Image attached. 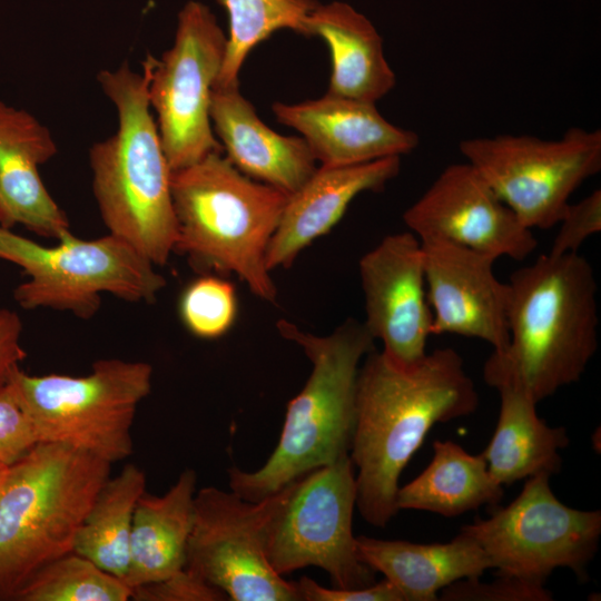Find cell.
Returning <instances> with one entry per match:
<instances>
[{
	"mask_svg": "<svg viewBox=\"0 0 601 601\" xmlns=\"http://www.w3.org/2000/svg\"><path fill=\"white\" fill-rule=\"evenodd\" d=\"M355 508L356 481L349 455L290 483L268 530L266 553L272 568L284 577L318 566L337 589L375 583L376 572L357 553Z\"/></svg>",
	"mask_w": 601,
	"mask_h": 601,
	"instance_id": "10",
	"label": "cell"
},
{
	"mask_svg": "<svg viewBox=\"0 0 601 601\" xmlns=\"http://www.w3.org/2000/svg\"><path fill=\"white\" fill-rule=\"evenodd\" d=\"M504 494L482 453L474 455L453 441H434L430 464L398 487V510H417L456 518L483 505L495 508Z\"/></svg>",
	"mask_w": 601,
	"mask_h": 601,
	"instance_id": "25",
	"label": "cell"
},
{
	"mask_svg": "<svg viewBox=\"0 0 601 601\" xmlns=\"http://www.w3.org/2000/svg\"><path fill=\"white\" fill-rule=\"evenodd\" d=\"M495 431L482 452L489 472L502 486L539 474L561 471L560 451L569 445L563 426L548 425L536 413V402L523 391L503 386Z\"/></svg>",
	"mask_w": 601,
	"mask_h": 601,
	"instance_id": "24",
	"label": "cell"
},
{
	"mask_svg": "<svg viewBox=\"0 0 601 601\" xmlns=\"http://www.w3.org/2000/svg\"><path fill=\"white\" fill-rule=\"evenodd\" d=\"M22 324L17 313L0 308V383L8 381L27 353L21 345Z\"/></svg>",
	"mask_w": 601,
	"mask_h": 601,
	"instance_id": "35",
	"label": "cell"
},
{
	"mask_svg": "<svg viewBox=\"0 0 601 601\" xmlns=\"http://www.w3.org/2000/svg\"><path fill=\"white\" fill-rule=\"evenodd\" d=\"M38 443L35 427L9 381L0 383V463L12 465Z\"/></svg>",
	"mask_w": 601,
	"mask_h": 601,
	"instance_id": "31",
	"label": "cell"
},
{
	"mask_svg": "<svg viewBox=\"0 0 601 601\" xmlns=\"http://www.w3.org/2000/svg\"><path fill=\"white\" fill-rule=\"evenodd\" d=\"M509 342L483 367L487 385L536 403L580 381L598 349L597 280L579 253L540 255L509 280Z\"/></svg>",
	"mask_w": 601,
	"mask_h": 601,
	"instance_id": "2",
	"label": "cell"
},
{
	"mask_svg": "<svg viewBox=\"0 0 601 601\" xmlns=\"http://www.w3.org/2000/svg\"><path fill=\"white\" fill-rule=\"evenodd\" d=\"M401 157L348 166H319L289 195L266 252L268 270L288 267L298 254L327 234L359 194L380 190L397 176Z\"/></svg>",
	"mask_w": 601,
	"mask_h": 601,
	"instance_id": "19",
	"label": "cell"
},
{
	"mask_svg": "<svg viewBox=\"0 0 601 601\" xmlns=\"http://www.w3.org/2000/svg\"><path fill=\"white\" fill-rule=\"evenodd\" d=\"M8 466H6L4 464L0 463V479L2 477L4 471L7 470Z\"/></svg>",
	"mask_w": 601,
	"mask_h": 601,
	"instance_id": "36",
	"label": "cell"
},
{
	"mask_svg": "<svg viewBox=\"0 0 601 601\" xmlns=\"http://www.w3.org/2000/svg\"><path fill=\"white\" fill-rule=\"evenodd\" d=\"M361 560L380 572L403 601H435L444 588L480 578L492 563L481 546L461 532L446 543H415L356 536Z\"/></svg>",
	"mask_w": 601,
	"mask_h": 601,
	"instance_id": "21",
	"label": "cell"
},
{
	"mask_svg": "<svg viewBox=\"0 0 601 601\" xmlns=\"http://www.w3.org/2000/svg\"><path fill=\"white\" fill-rule=\"evenodd\" d=\"M362 363L349 451L357 470L356 508L368 524L385 528L400 511L403 470L430 430L472 414L479 395L463 358L451 347L434 349L411 367L376 349Z\"/></svg>",
	"mask_w": 601,
	"mask_h": 601,
	"instance_id": "1",
	"label": "cell"
},
{
	"mask_svg": "<svg viewBox=\"0 0 601 601\" xmlns=\"http://www.w3.org/2000/svg\"><path fill=\"white\" fill-rule=\"evenodd\" d=\"M550 475L525 480L521 493L485 520L461 528L484 551L497 575L544 585L559 568L588 580L601 536V511L565 505L553 493Z\"/></svg>",
	"mask_w": 601,
	"mask_h": 601,
	"instance_id": "9",
	"label": "cell"
},
{
	"mask_svg": "<svg viewBox=\"0 0 601 601\" xmlns=\"http://www.w3.org/2000/svg\"><path fill=\"white\" fill-rule=\"evenodd\" d=\"M228 14L229 32L220 73L215 86L238 85L239 72L250 51L280 29L306 36L315 0H217Z\"/></svg>",
	"mask_w": 601,
	"mask_h": 601,
	"instance_id": "27",
	"label": "cell"
},
{
	"mask_svg": "<svg viewBox=\"0 0 601 601\" xmlns=\"http://www.w3.org/2000/svg\"><path fill=\"white\" fill-rule=\"evenodd\" d=\"M57 152L49 131L31 114L0 100V226L20 224L59 238L69 223L46 189L38 167Z\"/></svg>",
	"mask_w": 601,
	"mask_h": 601,
	"instance_id": "20",
	"label": "cell"
},
{
	"mask_svg": "<svg viewBox=\"0 0 601 601\" xmlns=\"http://www.w3.org/2000/svg\"><path fill=\"white\" fill-rule=\"evenodd\" d=\"M276 119L294 128L321 166H348L402 157L418 136L387 121L375 102L325 93L297 104L275 102Z\"/></svg>",
	"mask_w": 601,
	"mask_h": 601,
	"instance_id": "17",
	"label": "cell"
},
{
	"mask_svg": "<svg viewBox=\"0 0 601 601\" xmlns=\"http://www.w3.org/2000/svg\"><path fill=\"white\" fill-rule=\"evenodd\" d=\"M420 240L450 242L495 259L523 260L538 242L467 161L452 164L403 214Z\"/></svg>",
	"mask_w": 601,
	"mask_h": 601,
	"instance_id": "14",
	"label": "cell"
},
{
	"mask_svg": "<svg viewBox=\"0 0 601 601\" xmlns=\"http://www.w3.org/2000/svg\"><path fill=\"white\" fill-rule=\"evenodd\" d=\"M227 37L207 6L187 2L178 14L173 46L160 59L147 56L148 96L171 170L223 151L209 115Z\"/></svg>",
	"mask_w": 601,
	"mask_h": 601,
	"instance_id": "12",
	"label": "cell"
},
{
	"mask_svg": "<svg viewBox=\"0 0 601 601\" xmlns=\"http://www.w3.org/2000/svg\"><path fill=\"white\" fill-rule=\"evenodd\" d=\"M196 484V472L186 469L164 495L145 492L139 497L124 580L129 588L167 579L185 568L194 524Z\"/></svg>",
	"mask_w": 601,
	"mask_h": 601,
	"instance_id": "23",
	"label": "cell"
},
{
	"mask_svg": "<svg viewBox=\"0 0 601 601\" xmlns=\"http://www.w3.org/2000/svg\"><path fill=\"white\" fill-rule=\"evenodd\" d=\"M288 485L256 502L231 490H198L185 568L233 601H299L295 581L278 574L266 553Z\"/></svg>",
	"mask_w": 601,
	"mask_h": 601,
	"instance_id": "13",
	"label": "cell"
},
{
	"mask_svg": "<svg viewBox=\"0 0 601 601\" xmlns=\"http://www.w3.org/2000/svg\"><path fill=\"white\" fill-rule=\"evenodd\" d=\"M358 269L363 324L392 362L403 367L418 364L432 335L421 240L412 231L387 235L362 256Z\"/></svg>",
	"mask_w": 601,
	"mask_h": 601,
	"instance_id": "15",
	"label": "cell"
},
{
	"mask_svg": "<svg viewBox=\"0 0 601 601\" xmlns=\"http://www.w3.org/2000/svg\"><path fill=\"white\" fill-rule=\"evenodd\" d=\"M146 483L145 472L131 463L109 477L76 534L72 552L124 581L129 565L134 511L146 492Z\"/></svg>",
	"mask_w": 601,
	"mask_h": 601,
	"instance_id": "26",
	"label": "cell"
},
{
	"mask_svg": "<svg viewBox=\"0 0 601 601\" xmlns=\"http://www.w3.org/2000/svg\"><path fill=\"white\" fill-rule=\"evenodd\" d=\"M179 313L191 334L200 338H217L231 327L236 318L234 286L219 277H199L184 290Z\"/></svg>",
	"mask_w": 601,
	"mask_h": 601,
	"instance_id": "29",
	"label": "cell"
},
{
	"mask_svg": "<svg viewBox=\"0 0 601 601\" xmlns=\"http://www.w3.org/2000/svg\"><path fill=\"white\" fill-rule=\"evenodd\" d=\"M558 224L560 228L549 253H578L584 240L601 231V190H593L578 203H569Z\"/></svg>",
	"mask_w": 601,
	"mask_h": 601,
	"instance_id": "32",
	"label": "cell"
},
{
	"mask_svg": "<svg viewBox=\"0 0 601 601\" xmlns=\"http://www.w3.org/2000/svg\"><path fill=\"white\" fill-rule=\"evenodd\" d=\"M459 149L530 229L558 225L570 197L601 169V130L569 128L555 140L529 135L467 138Z\"/></svg>",
	"mask_w": 601,
	"mask_h": 601,
	"instance_id": "11",
	"label": "cell"
},
{
	"mask_svg": "<svg viewBox=\"0 0 601 601\" xmlns=\"http://www.w3.org/2000/svg\"><path fill=\"white\" fill-rule=\"evenodd\" d=\"M295 583L300 601H403L386 579L362 589L325 588L305 575Z\"/></svg>",
	"mask_w": 601,
	"mask_h": 601,
	"instance_id": "34",
	"label": "cell"
},
{
	"mask_svg": "<svg viewBox=\"0 0 601 601\" xmlns=\"http://www.w3.org/2000/svg\"><path fill=\"white\" fill-rule=\"evenodd\" d=\"M98 82L114 104L118 127L89 151L92 190L101 219L112 234L164 266L174 253L177 223L171 168L148 96L149 75L124 62L99 72Z\"/></svg>",
	"mask_w": 601,
	"mask_h": 601,
	"instance_id": "4",
	"label": "cell"
},
{
	"mask_svg": "<svg viewBox=\"0 0 601 601\" xmlns=\"http://www.w3.org/2000/svg\"><path fill=\"white\" fill-rule=\"evenodd\" d=\"M170 184L174 252L199 270L235 273L254 295L275 302L266 252L289 195L242 174L221 151L174 170Z\"/></svg>",
	"mask_w": 601,
	"mask_h": 601,
	"instance_id": "5",
	"label": "cell"
},
{
	"mask_svg": "<svg viewBox=\"0 0 601 601\" xmlns=\"http://www.w3.org/2000/svg\"><path fill=\"white\" fill-rule=\"evenodd\" d=\"M151 376L146 362L104 358L85 376H35L18 366L8 381L39 443L69 445L112 464L132 453L131 427Z\"/></svg>",
	"mask_w": 601,
	"mask_h": 601,
	"instance_id": "7",
	"label": "cell"
},
{
	"mask_svg": "<svg viewBox=\"0 0 601 601\" xmlns=\"http://www.w3.org/2000/svg\"><path fill=\"white\" fill-rule=\"evenodd\" d=\"M131 588L75 552L42 566L18 592V601H127Z\"/></svg>",
	"mask_w": 601,
	"mask_h": 601,
	"instance_id": "28",
	"label": "cell"
},
{
	"mask_svg": "<svg viewBox=\"0 0 601 601\" xmlns=\"http://www.w3.org/2000/svg\"><path fill=\"white\" fill-rule=\"evenodd\" d=\"M432 335L477 338L503 351L509 342L510 288L494 274L495 258L450 242L421 240Z\"/></svg>",
	"mask_w": 601,
	"mask_h": 601,
	"instance_id": "16",
	"label": "cell"
},
{
	"mask_svg": "<svg viewBox=\"0 0 601 601\" xmlns=\"http://www.w3.org/2000/svg\"><path fill=\"white\" fill-rule=\"evenodd\" d=\"M306 36L321 37L331 50L327 93L376 102L395 86L383 40L373 23L344 2L317 4L309 13Z\"/></svg>",
	"mask_w": 601,
	"mask_h": 601,
	"instance_id": "22",
	"label": "cell"
},
{
	"mask_svg": "<svg viewBox=\"0 0 601 601\" xmlns=\"http://www.w3.org/2000/svg\"><path fill=\"white\" fill-rule=\"evenodd\" d=\"M209 115L225 157L247 177L292 195L317 169L306 141L263 122L239 83L214 87Z\"/></svg>",
	"mask_w": 601,
	"mask_h": 601,
	"instance_id": "18",
	"label": "cell"
},
{
	"mask_svg": "<svg viewBox=\"0 0 601 601\" xmlns=\"http://www.w3.org/2000/svg\"><path fill=\"white\" fill-rule=\"evenodd\" d=\"M111 463L59 443H38L0 479V600H14L76 534L110 477Z\"/></svg>",
	"mask_w": 601,
	"mask_h": 601,
	"instance_id": "6",
	"label": "cell"
},
{
	"mask_svg": "<svg viewBox=\"0 0 601 601\" xmlns=\"http://www.w3.org/2000/svg\"><path fill=\"white\" fill-rule=\"evenodd\" d=\"M58 240L47 247L0 226V259L18 265L28 277L13 292L22 308L66 311L89 319L104 293L149 303L166 286L148 258L112 234L87 240L68 229Z\"/></svg>",
	"mask_w": 601,
	"mask_h": 601,
	"instance_id": "8",
	"label": "cell"
},
{
	"mask_svg": "<svg viewBox=\"0 0 601 601\" xmlns=\"http://www.w3.org/2000/svg\"><path fill=\"white\" fill-rule=\"evenodd\" d=\"M280 335L296 343L312 363L302 391L286 408L278 443L255 471L228 470L233 492L260 501L308 472L349 455L356 417L361 363L375 339L363 323L348 318L329 335L317 336L293 323H277Z\"/></svg>",
	"mask_w": 601,
	"mask_h": 601,
	"instance_id": "3",
	"label": "cell"
},
{
	"mask_svg": "<svg viewBox=\"0 0 601 601\" xmlns=\"http://www.w3.org/2000/svg\"><path fill=\"white\" fill-rule=\"evenodd\" d=\"M552 593L544 585L500 577L493 582H481L479 578L463 579L444 588L439 600L445 601H550Z\"/></svg>",
	"mask_w": 601,
	"mask_h": 601,
	"instance_id": "30",
	"label": "cell"
},
{
	"mask_svg": "<svg viewBox=\"0 0 601 601\" xmlns=\"http://www.w3.org/2000/svg\"><path fill=\"white\" fill-rule=\"evenodd\" d=\"M226 595L186 568L167 579L131 589L136 601H217Z\"/></svg>",
	"mask_w": 601,
	"mask_h": 601,
	"instance_id": "33",
	"label": "cell"
}]
</instances>
